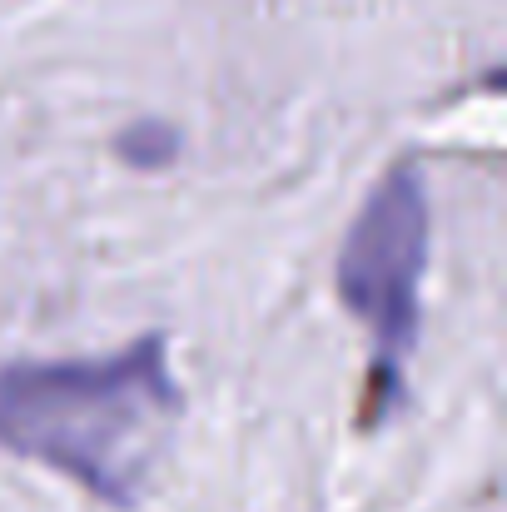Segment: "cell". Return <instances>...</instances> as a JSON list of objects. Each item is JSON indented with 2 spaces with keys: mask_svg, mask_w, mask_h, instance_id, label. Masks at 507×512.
I'll list each match as a JSON object with an SVG mask.
<instances>
[{
  "mask_svg": "<svg viewBox=\"0 0 507 512\" xmlns=\"http://www.w3.org/2000/svg\"><path fill=\"white\" fill-rule=\"evenodd\" d=\"M165 339L115 358L10 363L0 373V448L75 478L90 498L135 508L179 423Z\"/></svg>",
  "mask_w": 507,
  "mask_h": 512,
  "instance_id": "1",
  "label": "cell"
},
{
  "mask_svg": "<svg viewBox=\"0 0 507 512\" xmlns=\"http://www.w3.org/2000/svg\"><path fill=\"white\" fill-rule=\"evenodd\" d=\"M428 269V189L413 165L388 170L338 244V299L373 339L368 418L403 398V363L418 343V299Z\"/></svg>",
  "mask_w": 507,
  "mask_h": 512,
  "instance_id": "2",
  "label": "cell"
}]
</instances>
